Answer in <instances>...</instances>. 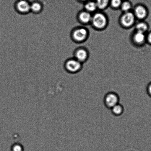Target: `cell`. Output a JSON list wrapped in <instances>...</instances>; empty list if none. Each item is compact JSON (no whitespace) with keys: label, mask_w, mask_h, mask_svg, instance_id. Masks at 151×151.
<instances>
[{"label":"cell","mask_w":151,"mask_h":151,"mask_svg":"<svg viewBox=\"0 0 151 151\" xmlns=\"http://www.w3.org/2000/svg\"><path fill=\"white\" fill-rule=\"evenodd\" d=\"M108 22L105 15L101 12H97L93 15L91 23L95 29L101 30L106 27Z\"/></svg>","instance_id":"1"},{"label":"cell","mask_w":151,"mask_h":151,"mask_svg":"<svg viewBox=\"0 0 151 151\" xmlns=\"http://www.w3.org/2000/svg\"><path fill=\"white\" fill-rule=\"evenodd\" d=\"M65 70L68 73L75 74L79 72L82 68V63L74 58L67 59L64 63Z\"/></svg>","instance_id":"2"},{"label":"cell","mask_w":151,"mask_h":151,"mask_svg":"<svg viewBox=\"0 0 151 151\" xmlns=\"http://www.w3.org/2000/svg\"><path fill=\"white\" fill-rule=\"evenodd\" d=\"M88 32L85 28L80 27L75 28L71 34V38L74 42L80 43L84 42L88 38Z\"/></svg>","instance_id":"3"},{"label":"cell","mask_w":151,"mask_h":151,"mask_svg":"<svg viewBox=\"0 0 151 151\" xmlns=\"http://www.w3.org/2000/svg\"><path fill=\"white\" fill-rule=\"evenodd\" d=\"M120 97L117 93L114 91L106 93L103 98V103L105 107L111 109L119 103Z\"/></svg>","instance_id":"4"},{"label":"cell","mask_w":151,"mask_h":151,"mask_svg":"<svg viewBox=\"0 0 151 151\" xmlns=\"http://www.w3.org/2000/svg\"><path fill=\"white\" fill-rule=\"evenodd\" d=\"M30 4L28 0H17L14 4V9L19 14H28L30 13Z\"/></svg>","instance_id":"5"},{"label":"cell","mask_w":151,"mask_h":151,"mask_svg":"<svg viewBox=\"0 0 151 151\" xmlns=\"http://www.w3.org/2000/svg\"><path fill=\"white\" fill-rule=\"evenodd\" d=\"M136 18L131 11L124 13L120 18L122 26L126 28L131 27L135 24Z\"/></svg>","instance_id":"6"},{"label":"cell","mask_w":151,"mask_h":151,"mask_svg":"<svg viewBox=\"0 0 151 151\" xmlns=\"http://www.w3.org/2000/svg\"><path fill=\"white\" fill-rule=\"evenodd\" d=\"M134 12L136 19L140 20L146 19L148 16V10L145 6L142 4H139L134 7Z\"/></svg>","instance_id":"7"},{"label":"cell","mask_w":151,"mask_h":151,"mask_svg":"<svg viewBox=\"0 0 151 151\" xmlns=\"http://www.w3.org/2000/svg\"><path fill=\"white\" fill-rule=\"evenodd\" d=\"M88 57V53L86 50L83 48L77 49L74 53V57L81 63L85 62Z\"/></svg>","instance_id":"8"},{"label":"cell","mask_w":151,"mask_h":151,"mask_svg":"<svg viewBox=\"0 0 151 151\" xmlns=\"http://www.w3.org/2000/svg\"><path fill=\"white\" fill-rule=\"evenodd\" d=\"M92 16L91 13L84 10L80 12L78 15V19L81 23L87 24L91 23Z\"/></svg>","instance_id":"9"},{"label":"cell","mask_w":151,"mask_h":151,"mask_svg":"<svg viewBox=\"0 0 151 151\" xmlns=\"http://www.w3.org/2000/svg\"><path fill=\"white\" fill-rule=\"evenodd\" d=\"M133 39L134 43L137 45H143L146 42V34L136 31L133 35Z\"/></svg>","instance_id":"10"},{"label":"cell","mask_w":151,"mask_h":151,"mask_svg":"<svg viewBox=\"0 0 151 151\" xmlns=\"http://www.w3.org/2000/svg\"><path fill=\"white\" fill-rule=\"evenodd\" d=\"M43 9V4L41 1H35L31 2L30 12L34 14H39L42 12Z\"/></svg>","instance_id":"11"},{"label":"cell","mask_w":151,"mask_h":151,"mask_svg":"<svg viewBox=\"0 0 151 151\" xmlns=\"http://www.w3.org/2000/svg\"><path fill=\"white\" fill-rule=\"evenodd\" d=\"M135 27L136 31L146 34L147 32L149 29L148 24L143 20H140V22L136 23Z\"/></svg>","instance_id":"12"},{"label":"cell","mask_w":151,"mask_h":151,"mask_svg":"<svg viewBox=\"0 0 151 151\" xmlns=\"http://www.w3.org/2000/svg\"><path fill=\"white\" fill-rule=\"evenodd\" d=\"M110 109L112 114L116 116H121L124 112V106L119 103L115 105Z\"/></svg>","instance_id":"13"},{"label":"cell","mask_w":151,"mask_h":151,"mask_svg":"<svg viewBox=\"0 0 151 151\" xmlns=\"http://www.w3.org/2000/svg\"><path fill=\"white\" fill-rule=\"evenodd\" d=\"M84 9L86 11L91 13L95 12L98 9L95 1L91 0L85 3Z\"/></svg>","instance_id":"14"},{"label":"cell","mask_w":151,"mask_h":151,"mask_svg":"<svg viewBox=\"0 0 151 151\" xmlns=\"http://www.w3.org/2000/svg\"><path fill=\"white\" fill-rule=\"evenodd\" d=\"M120 8L124 13L131 11L132 4L128 0H124Z\"/></svg>","instance_id":"15"},{"label":"cell","mask_w":151,"mask_h":151,"mask_svg":"<svg viewBox=\"0 0 151 151\" xmlns=\"http://www.w3.org/2000/svg\"><path fill=\"white\" fill-rule=\"evenodd\" d=\"M110 0H95L98 8L100 10L106 9L110 4Z\"/></svg>","instance_id":"16"},{"label":"cell","mask_w":151,"mask_h":151,"mask_svg":"<svg viewBox=\"0 0 151 151\" xmlns=\"http://www.w3.org/2000/svg\"><path fill=\"white\" fill-rule=\"evenodd\" d=\"M11 151H24V147L21 143L16 142L13 143L10 147Z\"/></svg>","instance_id":"17"},{"label":"cell","mask_w":151,"mask_h":151,"mask_svg":"<svg viewBox=\"0 0 151 151\" xmlns=\"http://www.w3.org/2000/svg\"><path fill=\"white\" fill-rule=\"evenodd\" d=\"M123 1V0H110L109 5L113 9L120 8Z\"/></svg>","instance_id":"18"},{"label":"cell","mask_w":151,"mask_h":151,"mask_svg":"<svg viewBox=\"0 0 151 151\" xmlns=\"http://www.w3.org/2000/svg\"><path fill=\"white\" fill-rule=\"evenodd\" d=\"M146 92L148 95L151 98V81L149 83L146 87Z\"/></svg>","instance_id":"19"},{"label":"cell","mask_w":151,"mask_h":151,"mask_svg":"<svg viewBox=\"0 0 151 151\" xmlns=\"http://www.w3.org/2000/svg\"><path fill=\"white\" fill-rule=\"evenodd\" d=\"M146 42L151 45V31L146 35Z\"/></svg>","instance_id":"20"},{"label":"cell","mask_w":151,"mask_h":151,"mask_svg":"<svg viewBox=\"0 0 151 151\" xmlns=\"http://www.w3.org/2000/svg\"><path fill=\"white\" fill-rule=\"evenodd\" d=\"M79 1H82V2H84L85 3L87 2V1H91V0H79Z\"/></svg>","instance_id":"21"},{"label":"cell","mask_w":151,"mask_h":151,"mask_svg":"<svg viewBox=\"0 0 151 151\" xmlns=\"http://www.w3.org/2000/svg\"><path fill=\"white\" fill-rule=\"evenodd\" d=\"M123 1H124V0H123Z\"/></svg>","instance_id":"22"}]
</instances>
